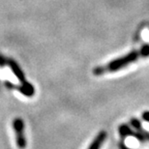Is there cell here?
<instances>
[{
    "label": "cell",
    "mask_w": 149,
    "mask_h": 149,
    "mask_svg": "<svg viewBox=\"0 0 149 149\" xmlns=\"http://www.w3.org/2000/svg\"><path fill=\"white\" fill-rule=\"evenodd\" d=\"M14 129L17 135V142L19 148L23 149L26 145V141L23 134V122L22 119L17 118L14 120Z\"/></svg>",
    "instance_id": "cell-2"
},
{
    "label": "cell",
    "mask_w": 149,
    "mask_h": 149,
    "mask_svg": "<svg viewBox=\"0 0 149 149\" xmlns=\"http://www.w3.org/2000/svg\"><path fill=\"white\" fill-rule=\"evenodd\" d=\"M125 144L130 148H138L139 146V141L134 136H127L125 138Z\"/></svg>",
    "instance_id": "cell-4"
},
{
    "label": "cell",
    "mask_w": 149,
    "mask_h": 149,
    "mask_svg": "<svg viewBox=\"0 0 149 149\" xmlns=\"http://www.w3.org/2000/svg\"><path fill=\"white\" fill-rule=\"evenodd\" d=\"M142 35H143V37H144L145 40H148L149 41V31L147 30V29H145V30L143 31Z\"/></svg>",
    "instance_id": "cell-5"
},
{
    "label": "cell",
    "mask_w": 149,
    "mask_h": 149,
    "mask_svg": "<svg viewBox=\"0 0 149 149\" xmlns=\"http://www.w3.org/2000/svg\"><path fill=\"white\" fill-rule=\"evenodd\" d=\"M107 139V133L106 132H101L98 136L96 139H95V141L92 142V144L90 145V147L89 149H100L101 146H102V144L104 143V141H106Z\"/></svg>",
    "instance_id": "cell-3"
},
{
    "label": "cell",
    "mask_w": 149,
    "mask_h": 149,
    "mask_svg": "<svg viewBox=\"0 0 149 149\" xmlns=\"http://www.w3.org/2000/svg\"><path fill=\"white\" fill-rule=\"evenodd\" d=\"M149 56V46H144L143 47L139 49L135 52H130L129 54L122 56L120 58H117L115 60H113L111 62H109L105 66L96 68L94 70V74L96 76H101L104 74H109V73H113L116 71H119L121 69H123L124 67H127L131 65L134 62H136V60H139V58H143Z\"/></svg>",
    "instance_id": "cell-1"
}]
</instances>
